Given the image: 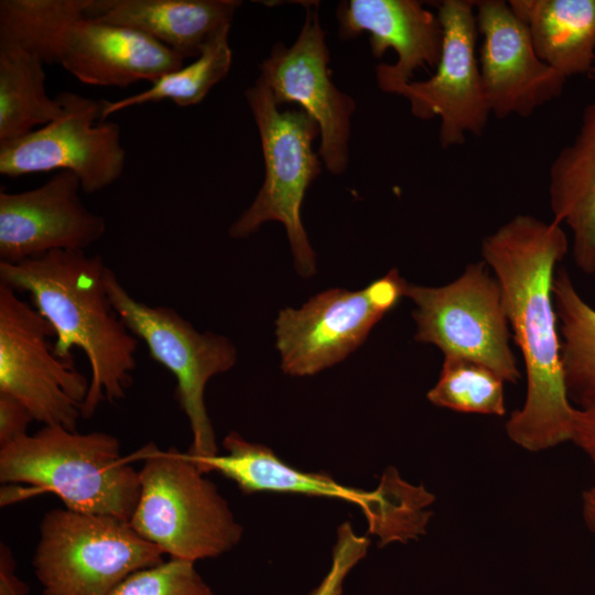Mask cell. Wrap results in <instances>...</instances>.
Returning <instances> with one entry per match:
<instances>
[{"label": "cell", "instance_id": "cb8c5ba5", "mask_svg": "<svg viewBox=\"0 0 595 595\" xmlns=\"http://www.w3.org/2000/svg\"><path fill=\"white\" fill-rule=\"evenodd\" d=\"M93 0H1L0 48H18L45 64L58 60L69 28L85 18Z\"/></svg>", "mask_w": 595, "mask_h": 595}, {"label": "cell", "instance_id": "1f68e13d", "mask_svg": "<svg viewBox=\"0 0 595 595\" xmlns=\"http://www.w3.org/2000/svg\"><path fill=\"white\" fill-rule=\"evenodd\" d=\"M581 505L584 522L595 538V486L582 493Z\"/></svg>", "mask_w": 595, "mask_h": 595}, {"label": "cell", "instance_id": "8992f818", "mask_svg": "<svg viewBox=\"0 0 595 595\" xmlns=\"http://www.w3.org/2000/svg\"><path fill=\"white\" fill-rule=\"evenodd\" d=\"M259 132L264 160V181L252 204L232 223L229 236L246 238L269 220L286 231L296 271L315 273V253L301 220V207L311 183L322 171L313 141L317 123L301 108L281 111L261 78L245 91Z\"/></svg>", "mask_w": 595, "mask_h": 595}, {"label": "cell", "instance_id": "3957f363", "mask_svg": "<svg viewBox=\"0 0 595 595\" xmlns=\"http://www.w3.org/2000/svg\"><path fill=\"white\" fill-rule=\"evenodd\" d=\"M0 482L29 484L56 495L65 508L129 521L140 495L139 469L106 432L44 425L0 446Z\"/></svg>", "mask_w": 595, "mask_h": 595}, {"label": "cell", "instance_id": "9a60e30c", "mask_svg": "<svg viewBox=\"0 0 595 595\" xmlns=\"http://www.w3.org/2000/svg\"><path fill=\"white\" fill-rule=\"evenodd\" d=\"M483 37L479 71L490 113L530 117L562 95L566 77L538 56L530 33L508 1L475 0Z\"/></svg>", "mask_w": 595, "mask_h": 595}, {"label": "cell", "instance_id": "d4e9b609", "mask_svg": "<svg viewBox=\"0 0 595 595\" xmlns=\"http://www.w3.org/2000/svg\"><path fill=\"white\" fill-rule=\"evenodd\" d=\"M229 30L230 26L225 28L214 35L191 64L162 76L147 89L115 101L101 99V121L118 111L148 102L167 99L181 107L199 104L229 73L232 62Z\"/></svg>", "mask_w": 595, "mask_h": 595}, {"label": "cell", "instance_id": "83f0119b", "mask_svg": "<svg viewBox=\"0 0 595 595\" xmlns=\"http://www.w3.org/2000/svg\"><path fill=\"white\" fill-rule=\"evenodd\" d=\"M369 547L370 539L357 534L351 522L344 521L337 528L331 567L310 595H342L345 577L367 555Z\"/></svg>", "mask_w": 595, "mask_h": 595}, {"label": "cell", "instance_id": "5bb4252c", "mask_svg": "<svg viewBox=\"0 0 595 595\" xmlns=\"http://www.w3.org/2000/svg\"><path fill=\"white\" fill-rule=\"evenodd\" d=\"M329 54L317 4H309L301 31L286 47L277 43L260 66L259 78L275 102L298 104L318 126V155L327 171L343 174L349 161L350 121L355 100L331 78Z\"/></svg>", "mask_w": 595, "mask_h": 595}, {"label": "cell", "instance_id": "d6a6232c", "mask_svg": "<svg viewBox=\"0 0 595 595\" xmlns=\"http://www.w3.org/2000/svg\"><path fill=\"white\" fill-rule=\"evenodd\" d=\"M588 77L595 79V64H594V67H593L592 72H591V74L588 75Z\"/></svg>", "mask_w": 595, "mask_h": 595}, {"label": "cell", "instance_id": "e0dca14e", "mask_svg": "<svg viewBox=\"0 0 595 595\" xmlns=\"http://www.w3.org/2000/svg\"><path fill=\"white\" fill-rule=\"evenodd\" d=\"M338 35L350 40L370 34V50L376 58L392 48L394 64L376 66L378 87L392 88L411 82L415 71L435 69L442 53L443 31L436 13L415 0H348L336 12Z\"/></svg>", "mask_w": 595, "mask_h": 595}, {"label": "cell", "instance_id": "44dd1931", "mask_svg": "<svg viewBox=\"0 0 595 595\" xmlns=\"http://www.w3.org/2000/svg\"><path fill=\"white\" fill-rule=\"evenodd\" d=\"M534 50L564 77L589 75L595 64V0H509Z\"/></svg>", "mask_w": 595, "mask_h": 595}, {"label": "cell", "instance_id": "52a82bcc", "mask_svg": "<svg viewBox=\"0 0 595 595\" xmlns=\"http://www.w3.org/2000/svg\"><path fill=\"white\" fill-rule=\"evenodd\" d=\"M163 554L127 520L64 508L44 515L32 564L43 595H110Z\"/></svg>", "mask_w": 595, "mask_h": 595}, {"label": "cell", "instance_id": "f1b7e54d", "mask_svg": "<svg viewBox=\"0 0 595 595\" xmlns=\"http://www.w3.org/2000/svg\"><path fill=\"white\" fill-rule=\"evenodd\" d=\"M33 421L32 413L21 401L0 392V446L29 435L28 428Z\"/></svg>", "mask_w": 595, "mask_h": 595}, {"label": "cell", "instance_id": "4dcf8cb0", "mask_svg": "<svg viewBox=\"0 0 595 595\" xmlns=\"http://www.w3.org/2000/svg\"><path fill=\"white\" fill-rule=\"evenodd\" d=\"M29 588L15 574V561L11 550L0 547V595H28Z\"/></svg>", "mask_w": 595, "mask_h": 595}, {"label": "cell", "instance_id": "d6986e66", "mask_svg": "<svg viewBox=\"0 0 595 595\" xmlns=\"http://www.w3.org/2000/svg\"><path fill=\"white\" fill-rule=\"evenodd\" d=\"M237 0H93L86 18L141 32L184 60L231 25Z\"/></svg>", "mask_w": 595, "mask_h": 595}, {"label": "cell", "instance_id": "30bf717a", "mask_svg": "<svg viewBox=\"0 0 595 595\" xmlns=\"http://www.w3.org/2000/svg\"><path fill=\"white\" fill-rule=\"evenodd\" d=\"M51 324L0 283V392L21 401L36 422L76 430L90 380L58 357Z\"/></svg>", "mask_w": 595, "mask_h": 595}, {"label": "cell", "instance_id": "ffe728a7", "mask_svg": "<svg viewBox=\"0 0 595 595\" xmlns=\"http://www.w3.org/2000/svg\"><path fill=\"white\" fill-rule=\"evenodd\" d=\"M549 198L553 220L571 231L576 267L586 274H594L595 95L583 110L574 139L551 163Z\"/></svg>", "mask_w": 595, "mask_h": 595}, {"label": "cell", "instance_id": "6da1fadb", "mask_svg": "<svg viewBox=\"0 0 595 595\" xmlns=\"http://www.w3.org/2000/svg\"><path fill=\"white\" fill-rule=\"evenodd\" d=\"M570 249L562 225L519 214L484 237L483 261L499 282L511 336L524 365L522 405L505 430L517 446L538 453L570 442L575 407L561 361L552 288L556 266Z\"/></svg>", "mask_w": 595, "mask_h": 595}, {"label": "cell", "instance_id": "7c38bea8", "mask_svg": "<svg viewBox=\"0 0 595 595\" xmlns=\"http://www.w3.org/2000/svg\"><path fill=\"white\" fill-rule=\"evenodd\" d=\"M63 112L15 140L0 143V174L20 177L57 170L74 173L87 194L101 191L122 174L126 150L119 125L101 119V99L73 91L55 96Z\"/></svg>", "mask_w": 595, "mask_h": 595}, {"label": "cell", "instance_id": "4fadbf2b", "mask_svg": "<svg viewBox=\"0 0 595 595\" xmlns=\"http://www.w3.org/2000/svg\"><path fill=\"white\" fill-rule=\"evenodd\" d=\"M434 6L443 31L435 72L425 80L400 84L390 94L404 97L411 113L421 120L439 117V141L448 149L464 144L467 134L482 136L491 113L475 52L474 0H443Z\"/></svg>", "mask_w": 595, "mask_h": 595}, {"label": "cell", "instance_id": "277c9868", "mask_svg": "<svg viewBox=\"0 0 595 595\" xmlns=\"http://www.w3.org/2000/svg\"><path fill=\"white\" fill-rule=\"evenodd\" d=\"M224 454L193 459L204 474L219 473L244 494L271 493L344 500L363 511L379 545L408 543L425 534L435 496L404 480L394 467L383 472L374 490L345 486L324 473L304 472L282 461L270 447L237 432L223 440Z\"/></svg>", "mask_w": 595, "mask_h": 595}, {"label": "cell", "instance_id": "603a6c76", "mask_svg": "<svg viewBox=\"0 0 595 595\" xmlns=\"http://www.w3.org/2000/svg\"><path fill=\"white\" fill-rule=\"evenodd\" d=\"M45 63L18 48H0V143L19 139L63 112L45 90Z\"/></svg>", "mask_w": 595, "mask_h": 595}, {"label": "cell", "instance_id": "7a4b0ae2", "mask_svg": "<svg viewBox=\"0 0 595 595\" xmlns=\"http://www.w3.org/2000/svg\"><path fill=\"white\" fill-rule=\"evenodd\" d=\"M107 266L85 250H54L18 263L0 261V283L30 295L55 333L53 348L63 359L80 349L90 383L82 416L123 399L137 367L138 338L113 307L106 288Z\"/></svg>", "mask_w": 595, "mask_h": 595}, {"label": "cell", "instance_id": "5b68a950", "mask_svg": "<svg viewBox=\"0 0 595 595\" xmlns=\"http://www.w3.org/2000/svg\"><path fill=\"white\" fill-rule=\"evenodd\" d=\"M142 459L140 495L129 520L136 532L172 559L196 562L235 548L244 528L216 485L187 452L150 442Z\"/></svg>", "mask_w": 595, "mask_h": 595}, {"label": "cell", "instance_id": "8fae6325", "mask_svg": "<svg viewBox=\"0 0 595 595\" xmlns=\"http://www.w3.org/2000/svg\"><path fill=\"white\" fill-rule=\"evenodd\" d=\"M408 284L392 269L363 290L329 289L300 309L282 310L275 321L282 370L311 376L345 359L405 296Z\"/></svg>", "mask_w": 595, "mask_h": 595}, {"label": "cell", "instance_id": "2e32d148", "mask_svg": "<svg viewBox=\"0 0 595 595\" xmlns=\"http://www.w3.org/2000/svg\"><path fill=\"white\" fill-rule=\"evenodd\" d=\"M79 178L60 171L39 187L0 191V261L18 263L54 250H85L106 220L83 204Z\"/></svg>", "mask_w": 595, "mask_h": 595}, {"label": "cell", "instance_id": "7402d4cb", "mask_svg": "<svg viewBox=\"0 0 595 595\" xmlns=\"http://www.w3.org/2000/svg\"><path fill=\"white\" fill-rule=\"evenodd\" d=\"M552 294L569 399L577 409H594L595 309L578 293L565 268L556 269Z\"/></svg>", "mask_w": 595, "mask_h": 595}, {"label": "cell", "instance_id": "ba28073f", "mask_svg": "<svg viewBox=\"0 0 595 595\" xmlns=\"http://www.w3.org/2000/svg\"><path fill=\"white\" fill-rule=\"evenodd\" d=\"M105 281L109 299L125 324L145 343L151 357L176 379V398L193 437L187 454L194 459L217 455L204 393L214 376L235 366V345L223 335L199 333L171 306H152L134 299L110 268Z\"/></svg>", "mask_w": 595, "mask_h": 595}, {"label": "cell", "instance_id": "4316f807", "mask_svg": "<svg viewBox=\"0 0 595 595\" xmlns=\"http://www.w3.org/2000/svg\"><path fill=\"white\" fill-rule=\"evenodd\" d=\"M195 562L170 559L129 575L110 595H215Z\"/></svg>", "mask_w": 595, "mask_h": 595}, {"label": "cell", "instance_id": "484cf974", "mask_svg": "<svg viewBox=\"0 0 595 595\" xmlns=\"http://www.w3.org/2000/svg\"><path fill=\"white\" fill-rule=\"evenodd\" d=\"M426 398L436 407L462 413L504 416L507 411L505 381L482 364L455 357H444Z\"/></svg>", "mask_w": 595, "mask_h": 595}, {"label": "cell", "instance_id": "9c48e42d", "mask_svg": "<svg viewBox=\"0 0 595 595\" xmlns=\"http://www.w3.org/2000/svg\"><path fill=\"white\" fill-rule=\"evenodd\" d=\"M405 296L415 305L416 342L434 345L444 357L482 364L505 382L521 378L502 291L483 260L445 285L408 284Z\"/></svg>", "mask_w": 595, "mask_h": 595}, {"label": "cell", "instance_id": "ac0fdd59", "mask_svg": "<svg viewBox=\"0 0 595 595\" xmlns=\"http://www.w3.org/2000/svg\"><path fill=\"white\" fill-rule=\"evenodd\" d=\"M57 63L84 84L128 87L154 83L184 58L141 32L85 17L66 32Z\"/></svg>", "mask_w": 595, "mask_h": 595}, {"label": "cell", "instance_id": "f546056e", "mask_svg": "<svg viewBox=\"0 0 595 595\" xmlns=\"http://www.w3.org/2000/svg\"><path fill=\"white\" fill-rule=\"evenodd\" d=\"M570 442L587 456L595 472V408H575Z\"/></svg>", "mask_w": 595, "mask_h": 595}]
</instances>
